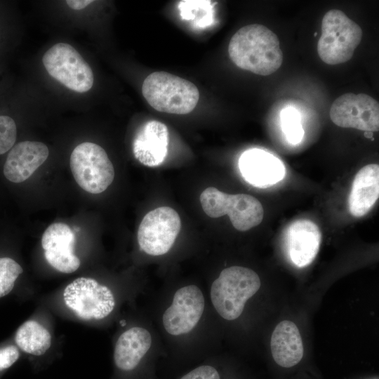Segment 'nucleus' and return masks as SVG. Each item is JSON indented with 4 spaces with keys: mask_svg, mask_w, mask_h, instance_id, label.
<instances>
[{
    "mask_svg": "<svg viewBox=\"0 0 379 379\" xmlns=\"http://www.w3.org/2000/svg\"><path fill=\"white\" fill-rule=\"evenodd\" d=\"M228 53L237 67L262 76L276 72L283 61L277 36L259 24L239 29L230 39Z\"/></svg>",
    "mask_w": 379,
    "mask_h": 379,
    "instance_id": "nucleus-1",
    "label": "nucleus"
},
{
    "mask_svg": "<svg viewBox=\"0 0 379 379\" xmlns=\"http://www.w3.org/2000/svg\"><path fill=\"white\" fill-rule=\"evenodd\" d=\"M260 287V278L253 270L240 266L225 268L212 284L213 305L223 319H236L241 314L246 301Z\"/></svg>",
    "mask_w": 379,
    "mask_h": 379,
    "instance_id": "nucleus-2",
    "label": "nucleus"
},
{
    "mask_svg": "<svg viewBox=\"0 0 379 379\" xmlns=\"http://www.w3.org/2000/svg\"><path fill=\"white\" fill-rule=\"evenodd\" d=\"M142 93L159 112L186 114L197 106L199 92L191 81L166 72H154L144 80Z\"/></svg>",
    "mask_w": 379,
    "mask_h": 379,
    "instance_id": "nucleus-3",
    "label": "nucleus"
},
{
    "mask_svg": "<svg viewBox=\"0 0 379 379\" xmlns=\"http://www.w3.org/2000/svg\"><path fill=\"white\" fill-rule=\"evenodd\" d=\"M361 36L359 25L345 13L330 10L321 22V35L317 44L319 56L328 65L345 62L352 57Z\"/></svg>",
    "mask_w": 379,
    "mask_h": 379,
    "instance_id": "nucleus-4",
    "label": "nucleus"
},
{
    "mask_svg": "<svg viewBox=\"0 0 379 379\" xmlns=\"http://www.w3.org/2000/svg\"><path fill=\"white\" fill-rule=\"evenodd\" d=\"M200 202L204 213L211 218L227 214L233 227L239 231H247L263 219L261 203L249 194H229L209 187L201 194Z\"/></svg>",
    "mask_w": 379,
    "mask_h": 379,
    "instance_id": "nucleus-5",
    "label": "nucleus"
},
{
    "mask_svg": "<svg viewBox=\"0 0 379 379\" xmlns=\"http://www.w3.org/2000/svg\"><path fill=\"white\" fill-rule=\"evenodd\" d=\"M70 168L79 187L91 194L104 192L114 178V169L105 149L89 142L78 145L72 151Z\"/></svg>",
    "mask_w": 379,
    "mask_h": 379,
    "instance_id": "nucleus-6",
    "label": "nucleus"
},
{
    "mask_svg": "<svg viewBox=\"0 0 379 379\" xmlns=\"http://www.w3.org/2000/svg\"><path fill=\"white\" fill-rule=\"evenodd\" d=\"M42 61L48 73L68 88L84 93L93 86L91 67L71 45L55 44L44 55Z\"/></svg>",
    "mask_w": 379,
    "mask_h": 379,
    "instance_id": "nucleus-7",
    "label": "nucleus"
},
{
    "mask_svg": "<svg viewBox=\"0 0 379 379\" xmlns=\"http://www.w3.org/2000/svg\"><path fill=\"white\" fill-rule=\"evenodd\" d=\"M65 305L85 320L102 319L114 310L115 300L111 290L91 278H77L64 290Z\"/></svg>",
    "mask_w": 379,
    "mask_h": 379,
    "instance_id": "nucleus-8",
    "label": "nucleus"
},
{
    "mask_svg": "<svg viewBox=\"0 0 379 379\" xmlns=\"http://www.w3.org/2000/svg\"><path fill=\"white\" fill-rule=\"evenodd\" d=\"M181 228L178 213L172 208L161 206L147 213L138 230L140 248L147 254L161 255L173 245Z\"/></svg>",
    "mask_w": 379,
    "mask_h": 379,
    "instance_id": "nucleus-9",
    "label": "nucleus"
},
{
    "mask_svg": "<svg viewBox=\"0 0 379 379\" xmlns=\"http://www.w3.org/2000/svg\"><path fill=\"white\" fill-rule=\"evenodd\" d=\"M330 118L340 127L378 131L379 104L373 98L364 93H345L333 102Z\"/></svg>",
    "mask_w": 379,
    "mask_h": 379,
    "instance_id": "nucleus-10",
    "label": "nucleus"
},
{
    "mask_svg": "<svg viewBox=\"0 0 379 379\" xmlns=\"http://www.w3.org/2000/svg\"><path fill=\"white\" fill-rule=\"evenodd\" d=\"M204 306V298L199 287H182L175 292L171 305L163 314L164 328L173 335L190 332L201 319Z\"/></svg>",
    "mask_w": 379,
    "mask_h": 379,
    "instance_id": "nucleus-11",
    "label": "nucleus"
},
{
    "mask_svg": "<svg viewBox=\"0 0 379 379\" xmlns=\"http://www.w3.org/2000/svg\"><path fill=\"white\" fill-rule=\"evenodd\" d=\"M76 237L67 225L55 222L49 225L41 237V246L47 262L63 273H72L80 266L74 253Z\"/></svg>",
    "mask_w": 379,
    "mask_h": 379,
    "instance_id": "nucleus-12",
    "label": "nucleus"
},
{
    "mask_svg": "<svg viewBox=\"0 0 379 379\" xmlns=\"http://www.w3.org/2000/svg\"><path fill=\"white\" fill-rule=\"evenodd\" d=\"M244 180L254 187H269L283 180L286 169L282 161L273 154L260 149L245 151L239 160Z\"/></svg>",
    "mask_w": 379,
    "mask_h": 379,
    "instance_id": "nucleus-13",
    "label": "nucleus"
},
{
    "mask_svg": "<svg viewBox=\"0 0 379 379\" xmlns=\"http://www.w3.org/2000/svg\"><path fill=\"white\" fill-rule=\"evenodd\" d=\"M168 142L167 126L159 121H148L139 128L133 139V153L142 164L156 167L164 161Z\"/></svg>",
    "mask_w": 379,
    "mask_h": 379,
    "instance_id": "nucleus-14",
    "label": "nucleus"
},
{
    "mask_svg": "<svg viewBox=\"0 0 379 379\" xmlns=\"http://www.w3.org/2000/svg\"><path fill=\"white\" fill-rule=\"evenodd\" d=\"M47 146L41 142L23 141L9 152L4 166V175L11 182L27 180L48 157Z\"/></svg>",
    "mask_w": 379,
    "mask_h": 379,
    "instance_id": "nucleus-15",
    "label": "nucleus"
},
{
    "mask_svg": "<svg viewBox=\"0 0 379 379\" xmlns=\"http://www.w3.org/2000/svg\"><path fill=\"white\" fill-rule=\"evenodd\" d=\"M321 239L319 227L310 220L300 219L291 224L286 244L291 262L298 267L310 265L319 252Z\"/></svg>",
    "mask_w": 379,
    "mask_h": 379,
    "instance_id": "nucleus-16",
    "label": "nucleus"
},
{
    "mask_svg": "<svg viewBox=\"0 0 379 379\" xmlns=\"http://www.w3.org/2000/svg\"><path fill=\"white\" fill-rule=\"evenodd\" d=\"M379 197V166L368 164L356 174L348 198L350 213L359 218L366 215Z\"/></svg>",
    "mask_w": 379,
    "mask_h": 379,
    "instance_id": "nucleus-17",
    "label": "nucleus"
},
{
    "mask_svg": "<svg viewBox=\"0 0 379 379\" xmlns=\"http://www.w3.org/2000/svg\"><path fill=\"white\" fill-rule=\"evenodd\" d=\"M272 357L279 366L291 368L302 359L304 348L300 331L296 325L284 320L275 327L271 337Z\"/></svg>",
    "mask_w": 379,
    "mask_h": 379,
    "instance_id": "nucleus-18",
    "label": "nucleus"
},
{
    "mask_svg": "<svg viewBox=\"0 0 379 379\" xmlns=\"http://www.w3.org/2000/svg\"><path fill=\"white\" fill-rule=\"evenodd\" d=\"M152 338L143 328L133 327L118 338L114 352L116 366L124 371L135 368L150 348Z\"/></svg>",
    "mask_w": 379,
    "mask_h": 379,
    "instance_id": "nucleus-19",
    "label": "nucleus"
},
{
    "mask_svg": "<svg viewBox=\"0 0 379 379\" xmlns=\"http://www.w3.org/2000/svg\"><path fill=\"white\" fill-rule=\"evenodd\" d=\"M15 340L24 352L33 355L44 354L51 347L49 331L36 321H27L18 329Z\"/></svg>",
    "mask_w": 379,
    "mask_h": 379,
    "instance_id": "nucleus-20",
    "label": "nucleus"
},
{
    "mask_svg": "<svg viewBox=\"0 0 379 379\" xmlns=\"http://www.w3.org/2000/svg\"><path fill=\"white\" fill-rule=\"evenodd\" d=\"M281 128L288 140L293 145L300 143L304 135L298 112L292 108L284 109L281 114Z\"/></svg>",
    "mask_w": 379,
    "mask_h": 379,
    "instance_id": "nucleus-21",
    "label": "nucleus"
},
{
    "mask_svg": "<svg viewBox=\"0 0 379 379\" xmlns=\"http://www.w3.org/2000/svg\"><path fill=\"white\" fill-rule=\"evenodd\" d=\"M22 267L10 258H0V298L8 294L22 272Z\"/></svg>",
    "mask_w": 379,
    "mask_h": 379,
    "instance_id": "nucleus-22",
    "label": "nucleus"
},
{
    "mask_svg": "<svg viewBox=\"0 0 379 379\" xmlns=\"http://www.w3.org/2000/svg\"><path fill=\"white\" fill-rule=\"evenodd\" d=\"M17 128L14 120L6 115H0V154L11 149L15 142Z\"/></svg>",
    "mask_w": 379,
    "mask_h": 379,
    "instance_id": "nucleus-23",
    "label": "nucleus"
},
{
    "mask_svg": "<svg viewBox=\"0 0 379 379\" xmlns=\"http://www.w3.org/2000/svg\"><path fill=\"white\" fill-rule=\"evenodd\" d=\"M181 379H220L217 370L211 366L204 365L189 372Z\"/></svg>",
    "mask_w": 379,
    "mask_h": 379,
    "instance_id": "nucleus-24",
    "label": "nucleus"
},
{
    "mask_svg": "<svg viewBox=\"0 0 379 379\" xmlns=\"http://www.w3.org/2000/svg\"><path fill=\"white\" fill-rule=\"evenodd\" d=\"M19 356L18 350L13 345L0 348V370L11 366L18 360Z\"/></svg>",
    "mask_w": 379,
    "mask_h": 379,
    "instance_id": "nucleus-25",
    "label": "nucleus"
},
{
    "mask_svg": "<svg viewBox=\"0 0 379 379\" xmlns=\"http://www.w3.org/2000/svg\"><path fill=\"white\" fill-rule=\"evenodd\" d=\"M93 2L92 0H67V4L74 10H81Z\"/></svg>",
    "mask_w": 379,
    "mask_h": 379,
    "instance_id": "nucleus-26",
    "label": "nucleus"
}]
</instances>
